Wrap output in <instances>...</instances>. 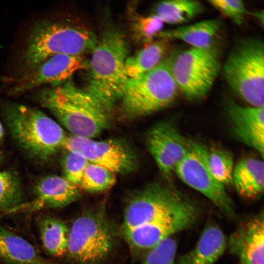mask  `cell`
<instances>
[{"instance_id":"4fadbf2b","label":"cell","mask_w":264,"mask_h":264,"mask_svg":"<svg viewBox=\"0 0 264 264\" xmlns=\"http://www.w3.org/2000/svg\"><path fill=\"white\" fill-rule=\"evenodd\" d=\"M147 149L162 176L171 179L177 165L186 154L190 140L174 123L162 121L154 125L146 136Z\"/></svg>"},{"instance_id":"ba28073f","label":"cell","mask_w":264,"mask_h":264,"mask_svg":"<svg viewBox=\"0 0 264 264\" xmlns=\"http://www.w3.org/2000/svg\"><path fill=\"white\" fill-rule=\"evenodd\" d=\"M220 69L219 56L213 46L192 47L176 54L171 65L172 74L178 88L191 101L205 96Z\"/></svg>"},{"instance_id":"2e32d148","label":"cell","mask_w":264,"mask_h":264,"mask_svg":"<svg viewBox=\"0 0 264 264\" xmlns=\"http://www.w3.org/2000/svg\"><path fill=\"white\" fill-rule=\"evenodd\" d=\"M227 246L239 264H264L263 212L241 224L230 235Z\"/></svg>"},{"instance_id":"ffe728a7","label":"cell","mask_w":264,"mask_h":264,"mask_svg":"<svg viewBox=\"0 0 264 264\" xmlns=\"http://www.w3.org/2000/svg\"><path fill=\"white\" fill-rule=\"evenodd\" d=\"M232 185L242 197L255 199L264 193V164L263 160L247 157L234 166Z\"/></svg>"},{"instance_id":"7402d4cb","label":"cell","mask_w":264,"mask_h":264,"mask_svg":"<svg viewBox=\"0 0 264 264\" xmlns=\"http://www.w3.org/2000/svg\"><path fill=\"white\" fill-rule=\"evenodd\" d=\"M169 40L153 41L125 61V70L129 79L138 77L156 67L169 53Z\"/></svg>"},{"instance_id":"83f0119b","label":"cell","mask_w":264,"mask_h":264,"mask_svg":"<svg viewBox=\"0 0 264 264\" xmlns=\"http://www.w3.org/2000/svg\"><path fill=\"white\" fill-rule=\"evenodd\" d=\"M164 24L154 14L147 16L135 15L131 22L132 36L137 43L147 44L158 36Z\"/></svg>"},{"instance_id":"7c38bea8","label":"cell","mask_w":264,"mask_h":264,"mask_svg":"<svg viewBox=\"0 0 264 264\" xmlns=\"http://www.w3.org/2000/svg\"><path fill=\"white\" fill-rule=\"evenodd\" d=\"M199 212L192 202L173 213L122 231L128 243L140 249H152L176 232L192 227Z\"/></svg>"},{"instance_id":"cb8c5ba5","label":"cell","mask_w":264,"mask_h":264,"mask_svg":"<svg viewBox=\"0 0 264 264\" xmlns=\"http://www.w3.org/2000/svg\"><path fill=\"white\" fill-rule=\"evenodd\" d=\"M202 4L192 0H170L159 2L154 15L164 23L179 24L186 22L200 14Z\"/></svg>"},{"instance_id":"603a6c76","label":"cell","mask_w":264,"mask_h":264,"mask_svg":"<svg viewBox=\"0 0 264 264\" xmlns=\"http://www.w3.org/2000/svg\"><path fill=\"white\" fill-rule=\"evenodd\" d=\"M38 227L43 246L48 254L60 257L66 254L69 229L64 221L46 215L39 220Z\"/></svg>"},{"instance_id":"d6986e66","label":"cell","mask_w":264,"mask_h":264,"mask_svg":"<svg viewBox=\"0 0 264 264\" xmlns=\"http://www.w3.org/2000/svg\"><path fill=\"white\" fill-rule=\"evenodd\" d=\"M0 261L7 264H59L43 257L29 242L1 226Z\"/></svg>"},{"instance_id":"4dcf8cb0","label":"cell","mask_w":264,"mask_h":264,"mask_svg":"<svg viewBox=\"0 0 264 264\" xmlns=\"http://www.w3.org/2000/svg\"><path fill=\"white\" fill-rule=\"evenodd\" d=\"M210 4L225 17L241 25L248 13L243 2L240 0H211Z\"/></svg>"},{"instance_id":"30bf717a","label":"cell","mask_w":264,"mask_h":264,"mask_svg":"<svg viewBox=\"0 0 264 264\" xmlns=\"http://www.w3.org/2000/svg\"><path fill=\"white\" fill-rule=\"evenodd\" d=\"M192 202L175 188L158 182L134 192L126 203L121 231L170 214Z\"/></svg>"},{"instance_id":"f1b7e54d","label":"cell","mask_w":264,"mask_h":264,"mask_svg":"<svg viewBox=\"0 0 264 264\" xmlns=\"http://www.w3.org/2000/svg\"><path fill=\"white\" fill-rule=\"evenodd\" d=\"M88 163V160L81 154L66 151L61 163L64 177L78 187Z\"/></svg>"},{"instance_id":"8fae6325","label":"cell","mask_w":264,"mask_h":264,"mask_svg":"<svg viewBox=\"0 0 264 264\" xmlns=\"http://www.w3.org/2000/svg\"><path fill=\"white\" fill-rule=\"evenodd\" d=\"M63 148L79 153L89 162L105 167L114 174L131 173L138 164L134 151L126 141L120 138L96 140L71 135L66 136Z\"/></svg>"},{"instance_id":"5b68a950","label":"cell","mask_w":264,"mask_h":264,"mask_svg":"<svg viewBox=\"0 0 264 264\" xmlns=\"http://www.w3.org/2000/svg\"><path fill=\"white\" fill-rule=\"evenodd\" d=\"M173 51L154 68L142 75L129 79L120 100L124 116L136 118L166 108L176 99L178 87L172 75Z\"/></svg>"},{"instance_id":"ac0fdd59","label":"cell","mask_w":264,"mask_h":264,"mask_svg":"<svg viewBox=\"0 0 264 264\" xmlns=\"http://www.w3.org/2000/svg\"><path fill=\"white\" fill-rule=\"evenodd\" d=\"M227 247L222 230L210 225L201 234L194 247L181 256L177 264H215Z\"/></svg>"},{"instance_id":"7a4b0ae2","label":"cell","mask_w":264,"mask_h":264,"mask_svg":"<svg viewBox=\"0 0 264 264\" xmlns=\"http://www.w3.org/2000/svg\"><path fill=\"white\" fill-rule=\"evenodd\" d=\"M91 52L85 89L109 112L121 99L129 80L125 66L127 42L120 32L108 28Z\"/></svg>"},{"instance_id":"1f68e13d","label":"cell","mask_w":264,"mask_h":264,"mask_svg":"<svg viewBox=\"0 0 264 264\" xmlns=\"http://www.w3.org/2000/svg\"><path fill=\"white\" fill-rule=\"evenodd\" d=\"M254 16L256 17V18L259 20L260 23L263 25L264 23V12H258L254 14Z\"/></svg>"},{"instance_id":"5bb4252c","label":"cell","mask_w":264,"mask_h":264,"mask_svg":"<svg viewBox=\"0 0 264 264\" xmlns=\"http://www.w3.org/2000/svg\"><path fill=\"white\" fill-rule=\"evenodd\" d=\"M88 65L82 56L53 55L17 79L10 93L21 94L46 84L57 87L70 80L77 71L87 69Z\"/></svg>"},{"instance_id":"484cf974","label":"cell","mask_w":264,"mask_h":264,"mask_svg":"<svg viewBox=\"0 0 264 264\" xmlns=\"http://www.w3.org/2000/svg\"><path fill=\"white\" fill-rule=\"evenodd\" d=\"M115 181V174L105 167L89 162L78 187L88 192L97 193L110 189Z\"/></svg>"},{"instance_id":"9a60e30c","label":"cell","mask_w":264,"mask_h":264,"mask_svg":"<svg viewBox=\"0 0 264 264\" xmlns=\"http://www.w3.org/2000/svg\"><path fill=\"white\" fill-rule=\"evenodd\" d=\"M225 113L237 139L256 150L263 157L264 106H242L230 100L226 103Z\"/></svg>"},{"instance_id":"6da1fadb","label":"cell","mask_w":264,"mask_h":264,"mask_svg":"<svg viewBox=\"0 0 264 264\" xmlns=\"http://www.w3.org/2000/svg\"><path fill=\"white\" fill-rule=\"evenodd\" d=\"M37 98L72 135L94 138L109 126V111L70 80L56 87L42 89Z\"/></svg>"},{"instance_id":"3957f363","label":"cell","mask_w":264,"mask_h":264,"mask_svg":"<svg viewBox=\"0 0 264 264\" xmlns=\"http://www.w3.org/2000/svg\"><path fill=\"white\" fill-rule=\"evenodd\" d=\"M3 111L12 136L30 156L46 162L63 148L66 137L63 129L42 110L12 103Z\"/></svg>"},{"instance_id":"9c48e42d","label":"cell","mask_w":264,"mask_h":264,"mask_svg":"<svg viewBox=\"0 0 264 264\" xmlns=\"http://www.w3.org/2000/svg\"><path fill=\"white\" fill-rule=\"evenodd\" d=\"M208 149L202 143L190 140L188 151L175 172L186 185L210 199L228 219L236 216L235 204L225 189L211 172Z\"/></svg>"},{"instance_id":"f546056e","label":"cell","mask_w":264,"mask_h":264,"mask_svg":"<svg viewBox=\"0 0 264 264\" xmlns=\"http://www.w3.org/2000/svg\"><path fill=\"white\" fill-rule=\"evenodd\" d=\"M176 248L175 240L167 238L151 249L142 264H175Z\"/></svg>"},{"instance_id":"d6a6232c","label":"cell","mask_w":264,"mask_h":264,"mask_svg":"<svg viewBox=\"0 0 264 264\" xmlns=\"http://www.w3.org/2000/svg\"><path fill=\"white\" fill-rule=\"evenodd\" d=\"M3 136V129L0 122V141L2 139Z\"/></svg>"},{"instance_id":"836d02e7","label":"cell","mask_w":264,"mask_h":264,"mask_svg":"<svg viewBox=\"0 0 264 264\" xmlns=\"http://www.w3.org/2000/svg\"><path fill=\"white\" fill-rule=\"evenodd\" d=\"M3 160V155L1 152H0V164L2 162V161Z\"/></svg>"},{"instance_id":"d4e9b609","label":"cell","mask_w":264,"mask_h":264,"mask_svg":"<svg viewBox=\"0 0 264 264\" xmlns=\"http://www.w3.org/2000/svg\"><path fill=\"white\" fill-rule=\"evenodd\" d=\"M23 199L17 174L10 171L0 172V209L13 211L23 204Z\"/></svg>"},{"instance_id":"52a82bcc","label":"cell","mask_w":264,"mask_h":264,"mask_svg":"<svg viewBox=\"0 0 264 264\" xmlns=\"http://www.w3.org/2000/svg\"><path fill=\"white\" fill-rule=\"evenodd\" d=\"M114 243L112 229L104 213L87 211L69 229L66 254L77 264H100L110 254Z\"/></svg>"},{"instance_id":"8992f818","label":"cell","mask_w":264,"mask_h":264,"mask_svg":"<svg viewBox=\"0 0 264 264\" xmlns=\"http://www.w3.org/2000/svg\"><path fill=\"white\" fill-rule=\"evenodd\" d=\"M232 89L251 106H264V46L258 39L239 43L229 53L223 67Z\"/></svg>"},{"instance_id":"277c9868","label":"cell","mask_w":264,"mask_h":264,"mask_svg":"<svg viewBox=\"0 0 264 264\" xmlns=\"http://www.w3.org/2000/svg\"><path fill=\"white\" fill-rule=\"evenodd\" d=\"M97 41L90 30L67 22L44 20L31 31L24 54L25 73L57 54L75 56L91 52Z\"/></svg>"},{"instance_id":"44dd1931","label":"cell","mask_w":264,"mask_h":264,"mask_svg":"<svg viewBox=\"0 0 264 264\" xmlns=\"http://www.w3.org/2000/svg\"><path fill=\"white\" fill-rule=\"evenodd\" d=\"M219 28L218 21L212 19L162 31L158 36L161 39L168 40H179L194 48H206L212 46V44Z\"/></svg>"},{"instance_id":"4316f807","label":"cell","mask_w":264,"mask_h":264,"mask_svg":"<svg viewBox=\"0 0 264 264\" xmlns=\"http://www.w3.org/2000/svg\"><path fill=\"white\" fill-rule=\"evenodd\" d=\"M208 162L211 172L219 181L225 186L232 185L234 165L230 152L219 149L209 150Z\"/></svg>"},{"instance_id":"e0dca14e","label":"cell","mask_w":264,"mask_h":264,"mask_svg":"<svg viewBox=\"0 0 264 264\" xmlns=\"http://www.w3.org/2000/svg\"><path fill=\"white\" fill-rule=\"evenodd\" d=\"M35 199L30 204L33 209L43 208L60 209L78 199L80 189L64 176H48L42 178L35 185Z\"/></svg>"}]
</instances>
